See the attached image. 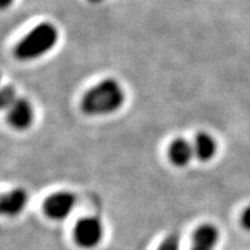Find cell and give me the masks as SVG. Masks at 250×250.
I'll return each mask as SVG.
<instances>
[{
    "label": "cell",
    "instance_id": "6da1fadb",
    "mask_svg": "<svg viewBox=\"0 0 250 250\" xmlns=\"http://www.w3.org/2000/svg\"><path fill=\"white\" fill-rule=\"evenodd\" d=\"M124 90L114 79H105L92 87L81 99V110L90 116L115 112L123 105Z\"/></svg>",
    "mask_w": 250,
    "mask_h": 250
},
{
    "label": "cell",
    "instance_id": "7a4b0ae2",
    "mask_svg": "<svg viewBox=\"0 0 250 250\" xmlns=\"http://www.w3.org/2000/svg\"><path fill=\"white\" fill-rule=\"evenodd\" d=\"M58 31L51 23H41L23 37L15 46L14 54L21 61L39 58L54 48Z\"/></svg>",
    "mask_w": 250,
    "mask_h": 250
},
{
    "label": "cell",
    "instance_id": "3957f363",
    "mask_svg": "<svg viewBox=\"0 0 250 250\" xmlns=\"http://www.w3.org/2000/svg\"><path fill=\"white\" fill-rule=\"evenodd\" d=\"M103 226L95 217L81 218L74 227V240L83 248H94L101 242Z\"/></svg>",
    "mask_w": 250,
    "mask_h": 250
},
{
    "label": "cell",
    "instance_id": "277c9868",
    "mask_svg": "<svg viewBox=\"0 0 250 250\" xmlns=\"http://www.w3.org/2000/svg\"><path fill=\"white\" fill-rule=\"evenodd\" d=\"M76 206V196L68 191H59L52 193L44 201L43 208L49 218L62 220L68 217Z\"/></svg>",
    "mask_w": 250,
    "mask_h": 250
},
{
    "label": "cell",
    "instance_id": "5b68a950",
    "mask_svg": "<svg viewBox=\"0 0 250 250\" xmlns=\"http://www.w3.org/2000/svg\"><path fill=\"white\" fill-rule=\"evenodd\" d=\"M8 123L18 130H24L29 127L34 120L33 107L27 100L17 99L7 110Z\"/></svg>",
    "mask_w": 250,
    "mask_h": 250
},
{
    "label": "cell",
    "instance_id": "8992f818",
    "mask_svg": "<svg viewBox=\"0 0 250 250\" xmlns=\"http://www.w3.org/2000/svg\"><path fill=\"white\" fill-rule=\"evenodd\" d=\"M218 240L219 230L214 225H202L193 233L191 250H213Z\"/></svg>",
    "mask_w": 250,
    "mask_h": 250
},
{
    "label": "cell",
    "instance_id": "52a82bcc",
    "mask_svg": "<svg viewBox=\"0 0 250 250\" xmlns=\"http://www.w3.org/2000/svg\"><path fill=\"white\" fill-rule=\"evenodd\" d=\"M27 202V192L23 189H14L1 196L0 211L4 215H17L23 210Z\"/></svg>",
    "mask_w": 250,
    "mask_h": 250
},
{
    "label": "cell",
    "instance_id": "ba28073f",
    "mask_svg": "<svg viewBox=\"0 0 250 250\" xmlns=\"http://www.w3.org/2000/svg\"><path fill=\"white\" fill-rule=\"evenodd\" d=\"M193 154H195L193 146L188 140L177 138L171 143L169 147V158L175 166L183 167L188 165L192 159Z\"/></svg>",
    "mask_w": 250,
    "mask_h": 250
},
{
    "label": "cell",
    "instance_id": "9c48e42d",
    "mask_svg": "<svg viewBox=\"0 0 250 250\" xmlns=\"http://www.w3.org/2000/svg\"><path fill=\"white\" fill-rule=\"evenodd\" d=\"M193 151L195 155L201 161H208L217 153V143L213 137L208 133L201 132L196 136L195 143H193Z\"/></svg>",
    "mask_w": 250,
    "mask_h": 250
},
{
    "label": "cell",
    "instance_id": "30bf717a",
    "mask_svg": "<svg viewBox=\"0 0 250 250\" xmlns=\"http://www.w3.org/2000/svg\"><path fill=\"white\" fill-rule=\"evenodd\" d=\"M0 100H1V108L4 110H8L13 103L17 101V96H15L14 89L11 86H6L1 90V95H0Z\"/></svg>",
    "mask_w": 250,
    "mask_h": 250
},
{
    "label": "cell",
    "instance_id": "8fae6325",
    "mask_svg": "<svg viewBox=\"0 0 250 250\" xmlns=\"http://www.w3.org/2000/svg\"><path fill=\"white\" fill-rule=\"evenodd\" d=\"M158 250H180V236L179 234H169L165 237L164 241L159 246Z\"/></svg>",
    "mask_w": 250,
    "mask_h": 250
},
{
    "label": "cell",
    "instance_id": "7c38bea8",
    "mask_svg": "<svg viewBox=\"0 0 250 250\" xmlns=\"http://www.w3.org/2000/svg\"><path fill=\"white\" fill-rule=\"evenodd\" d=\"M242 225L245 226V228L250 230V206L247 210L243 212L242 214Z\"/></svg>",
    "mask_w": 250,
    "mask_h": 250
},
{
    "label": "cell",
    "instance_id": "4fadbf2b",
    "mask_svg": "<svg viewBox=\"0 0 250 250\" xmlns=\"http://www.w3.org/2000/svg\"><path fill=\"white\" fill-rule=\"evenodd\" d=\"M13 2V0H0V5H1V8L8 7L9 5Z\"/></svg>",
    "mask_w": 250,
    "mask_h": 250
},
{
    "label": "cell",
    "instance_id": "5bb4252c",
    "mask_svg": "<svg viewBox=\"0 0 250 250\" xmlns=\"http://www.w3.org/2000/svg\"><path fill=\"white\" fill-rule=\"evenodd\" d=\"M90 1H93V2H99V1H103V0H90Z\"/></svg>",
    "mask_w": 250,
    "mask_h": 250
}]
</instances>
